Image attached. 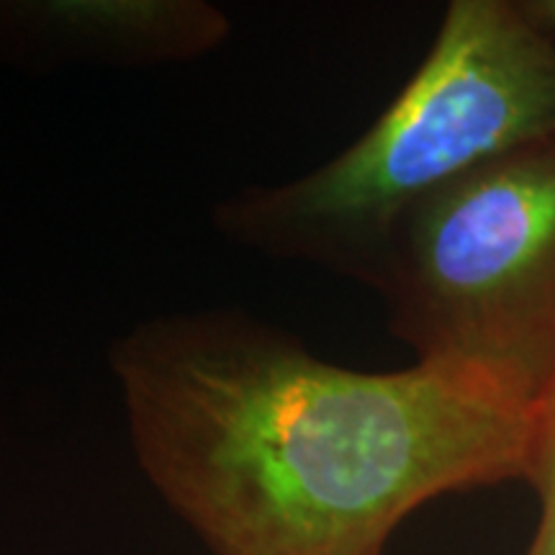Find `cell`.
Returning <instances> with one entry per match:
<instances>
[{
	"label": "cell",
	"mask_w": 555,
	"mask_h": 555,
	"mask_svg": "<svg viewBox=\"0 0 555 555\" xmlns=\"http://www.w3.org/2000/svg\"><path fill=\"white\" fill-rule=\"evenodd\" d=\"M134 461L211 555H380L437 496L522 478L527 420L440 367L371 373L237 309L111 347Z\"/></svg>",
	"instance_id": "cell-1"
},
{
	"label": "cell",
	"mask_w": 555,
	"mask_h": 555,
	"mask_svg": "<svg viewBox=\"0 0 555 555\" xmlns=\"http://www.w3.org/2000/svg\"><path fill=\"white\" fill-rule=\"evenodd\" d=\"M555 139V31L525 0H453L384 114L322 168L221 198L232 245L367 281L406 211L481 165Z\"/></svg>",
	"instance_id": "cell-2"
},
{
	"label": "cell",
	"mask_w": 555,
	"mask_h": 555,
	"mask_svg": "<svg viewBox=\"0 0 555 555\" xmlns=\"http://www.w3.org/2000/svg\"><path fill=\"white\" fill-rule=\"evenodd\" d=\"M365 283L416 363L527 420L555 391V139L420 201Z\"/></svg>",
	"instance_id": "cell-3"
},
{
	"label": "cell",
	"mask_w": 555,
	"mask_h": 555,
	"mask_svg": "<svg viewBox=\"0 0 555 555\" xmlns=\"http://www.w3.org/2000/svg\"><path fill=\"white\" fill-rule=\"evenodd\" d=\"M50 65L155 67L217 52L232 34L204 0H34L0 11Z\"/></svg>",
	"instance_id": "cell-4"
},
{
	"label": "cell",
	"mask_w": 555,
	"mask_h": 555,
	"mask_svg": "<svg viewBox=\"0 0 555 555\" xmlns=\"http://www.w3.org/2000/svg\"><path fill=\"white\" fill-rule=\"evenodd\" d=\"M522 478L540 502L538 530L525 555H555V391L527 416Z\"/></svg>",
	"instance_id": "cell-5"
},
{
	"label": "cell",
	"mask_w": 555,
	"mask_h": 555,
	"mask_svg": "<svg viewBox=\"0 0 555 555\" xmlns=\"http://www.w3.org/2000/svg\"><path fill=\"white\" fill-rule=\"evenodd\" d=\"M525 5L532 16L555 31V0H525Z\"/></svg>",
	"instance_id": "cell-6"
}]
</instances>
